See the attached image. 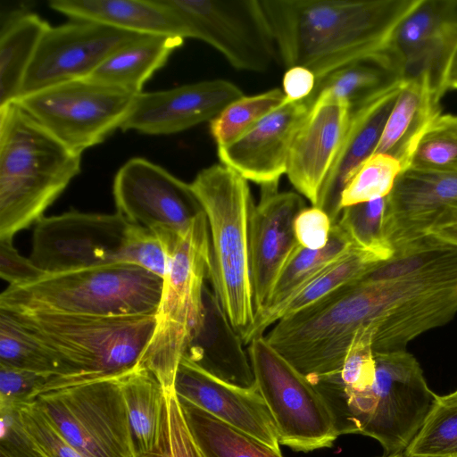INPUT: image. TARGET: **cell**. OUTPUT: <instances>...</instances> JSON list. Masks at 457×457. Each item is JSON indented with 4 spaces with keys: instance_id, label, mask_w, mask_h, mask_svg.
<instances>
[{
    "instance_id": "obj_1",
    "label": "cell",
    "mask_w": 457,
    "mask_h": 457,
    "mask_svg": "<svg viewBox=\"0 0 457 457\" xmlns=\"http://www.w3.org/2000/svg\"><path fill=\"white\" fill-rule=\"evenodd\" d=\"M419 0H260L287 70L309 69L316 83L385 52Z\"/></svg>"
},
{
    "instance_id": "obj_2",
    "label": "cell",
    "mask_w": 457,
    "mask_h": 457,
    "mask_svg": "<svg viewBox=\"0 0 457 457\" xmlns=\"http://www.w3.org/2000/svg\"><path fill=\"white\" fill-rule=\"evenodd\" d=\"M60 362L41 394L134 368L153 336L155 314L90 316L0 308Z\"/></svg>"
},
{
    "instance_id": "obj_3",
    "label": "cell",
    "mask_w": 457,
    "mask_h": 457,
    "mask_svg": "<svg viewBox=\"0 0 457 457\" xmlns=\"http://www.w3.org/2000/svg\"><path fill=\"white\" fill-rule=\"evenodd\" d=\"M80 170L81 154L17 104L0 107V239L13 240L44 217Z\"/></svg>"
},
{
    "instance_id": "obj_4",
    "label": "cell",
    "mask_w": 457,
    "mask_h": 457,
    "mask_svg": "<svg viewBox=\"0 0 457 457\" xmlns=\"http://www.w3.org/2000/svg\"><path fill=\"white\" fill-rule=\"evenodd\" d=\"M152 231L162 245L167 265L154 330L137 364L167 392L174 388L179 363L202 323L211 268L210 231L204 212L184 232L166 228Z\"/></svg>"
},
{
    "instance_id": "obj_5",
    "label": "cell",
    "mask_w": 457,
    "mask_h": 457,
    "mask_svg": "<svg viewBox=\"0 0 457 457\" xmlns=\"http://www.w3.org/2000/svg\"><path fill=\"white\" fill-rule=\"evenodd\" d=\"M190 187L206 215L211 241L209 280L242 340L254 320L249 226L254 208L246 179L223 164L200 170Z\"/></svg>"
},
{
    "instance_id": "obj_6",
    "label": "cell",
    "mask_w": 457,
    "mask_h": 457,
    "mask_svg": "<svg viewBox=\"0 0 457 457\" xmlns=\"http://www.w3.org/2000/svg\"><path fill=\"white\" fill-rule=\"evenodd\" d=\"M162 284L154 274L126 263L50 273L8 286L0 308L104 317L155 314Z\"/></svg>"
},
{
    "instance_id": "obj_7",
    "label": "cell",
    "mask_w": 457,
    "mask_h": 457,
    "mask_svg": "<svg viewBox=\"0 0 457 457\" xmlns=\"http://www.w3.org/2000/svg\"><path fill=\"white\" fill-rule=\"evenodd\" d=\"M372 386L350 399L339 435L376 439L385 453L403 452L438 402L416 358L399 350L375 353Z\"/></svg>"
},
{
    "instance_id": "obj_8",
    "label": "cell",
    "mask_w": 457,
    "mask_h": 457,
    "mask_svg": "<svg viewBox=\"0 0 457 457\" xmlns=\"http://www.w3.org/2000/svg\"><path fill=\"white\" fill-rule=\"evenodd\" d=\"M254 382L274 420L279 444L296 452L332 447L340 436L318 390L277 352L265 336L247 347Z\"/></svg>"
},
{
    "instance_id": "obj_9",
    "label": "cell",
    "mask_w": 457,
    "mask_h": 457,
    "mask_svg": "<svg viewBox=\"0 0 457 457\" xmlns=\"http://www.w3.org/2000/svg\"><path fill=\"white\" fill-rule=\"evenodd\" d=\"M146 228L119 212L70 211L35 223L29 259L46 274L118 263L132 264Z\"/></svg>"
},
{
    "instance_id": "obj_10",
    "label": "cell",
    "mask_w": 457,
    "mask_h": 457,
    "mask_svg": "<svg viewBox=\"0 0 457 457\" xmlns=\"http://www.w3.org/2000/svg\"><path fill=\"white\" fill-rule=\"evenodd\" d=\"M121 374L51 390L36 398L57 430L86 457L136 456Z\"/></svg>"
},
{
    "instance_id": "obj_11",
    "label": "cell",
    "mask_w": 457,
    "mask_h": 457,
    "mask_svg": "<svg viewBox=\"0 0 457 457\" xmlns=\"http://www.w3.org/2000/svg\"><path fill=\"white\" fill-rule=\"evenodd\" d=\"M136 94L89 79L20 96L15 102L72 152L101 144L128 116Z\"/></svg>"
},
{
    "instance_id": "obj_12",
    "label": "cell",
    "mask_w": 457,
    "mask_h": 457,
    "mask_svg": "<svg viewBox=\"0 0 457 457\" xmlns=\"http://www.w3.org/2000/svg\"><path fill=\"white\" fill-rule=\"evenodd\" d=\"M180 21L186 38L219 51L238 71L266 72L280 63L260 0H164Z\"/></svg>"
},
{
    "instance_id": "obj_13",
    "label": "cell",
    "mask_w": 457,
    "mask_h": 457,
    "mask_svg": "<svg viewBox=\"0 0 457 457\" xmlns=\"http://www.w3.org/2000/svg\"><path fill=\"white\" fill-rule=\"evenodd\" d=\"M143 36L87 21L50 26L27 71L20 96L87 79L114 52Z\"/></svg>"
},
{
    "instance_id": "obj_14",
    "label": "cell",
    "mask_w": 457,
    "mask_h": 457,
    "mask_svg": "<svg viewBox=\"0 0 457 457\" xmlns=\"http://www.w3.org/2000/svg\"><path fill=\"white\" fill-rule=\"evenodd\" d=\"M116 212L129 223L186 231L204 212L190 184L140 157L126 162L112 184Z\"/></svg>"
},
{
    "instance_id": "obj_15",
    "label": "cell",
    "mask_w": 457,
    "mask_h": 457,
    "mask_svg": "<svg viewBox=\"0 0 457 457\" xmlns=\"http://www.w3.org/2000/svg\"><path fill=\"white\" fill-rule=\"evenodd\" d=\"M457 42V0H419L399 21L386 54L402 80L426 78L443 96L441 79Z\"/></svg>"
},
{
    "instance_id": "obj_16",
    "label": "cell",
    "mask_w": 457,
    "mask_h": 457,
    "mask_svg": "<svg viewBox=\"0 0 457 457\" xmlns=\"http://www.w3.org/2000/svg\"><path fill=\"white\" fill-rule=\"evenodd\" d=\"M243 91L225 79L204 80L168 90L137 94L120 129L170 135L212 120Z\"/></svg>"
},
{
    "instance_id": "obj_17",
    "label": "cell",
    "mask_w": 457,
    "mask_h": 457,
    "mask_svg": "<svg viewBox=\"0 0 457 457\" xmlns=\"http://www.w3.org/2000/svg\"><path fill=\"white\" fill-rule=\"evenodd\" d=\"M312 104L286 101L234 141L217 146L221 164L262 189H278L295 136Z\"/></svg>"
},
{
    "instance_id": "obj_18",
    "label": "cell",
    "mask_w": 457,
    "mask_h": 457,
    "mask_svg": "<svg viewBox=\"0 0 457 457\" xmlns=\"http://www.w3.org/2000/svg\"><path fill=\"white\" fill-rule=\"evenodd\" d=\"M294 192L262 189L249 226V265L255 313L262 309L287 261L300 246L295 220L305 208Z\"/></svg>"
},
{
    "instance_id": "obj_19",
    "label": "cell",
    "mask_w": 457,
    "mask_h": 457,
    "mask_svg": "<svg viewBox=\"0 0 457 457\" xmlns=\"http://www.w3.org/2000/svg\"><path fill=\"white\" fill-rule=\"evenodd\" d=\"M174 390L179 398L280 451L274 420L256 385L245 388L225 382L183 355L177 369Z\"/></svg>"
},
{
    "instance_id": "obj_20",
    "label": "cell",
    "mask_w": 457,
    "mask_h": 457,
    "mask_svg": "<svg viewBox=\"0 0 457 457\" xmlns=\"http://www.w3.org/2000/svg\"><path fill=\"white\" fill-rule=\"evenodd\" d=\"M350 112L348 102L321 91L295 136L286 174L312 205L337 157Z\"/></svg>"
},
{
    "instance_id": "obj_21",
    "label": "cell",
    "mask_w": 457,
    "mask_h": 457,
    "mask_svg": "<svg viewBox=\"0 0 457 457\" xmlns=\"http://www.w3.org/2000/svg\"><path fill=\"white\" fill-rule=\"evenodd\" d=\"M402 84L351 107L338 153L313 205L328 214L333 226L337 224L343 210L342 193L362 162L374 154Z\"/></svg>"
},
{
    "instance_id": "obj_22",
    "label": "cell",
    "mask_w": 457,
    "mask_h": 457,
    "mask_svg": "<svg viewBox=\"0 0 457 457\" xmlns=\"http://www.w3.org/2000/svg\"><path fill=\"white\" fill-rule=\"evenodd\" d=\"M452 204H457V173L403 170L387 195L388 233L395 252L426 237Z\"/></svg>"
},
{
    "instance_id": "obj_23",
    "label": "cell",
    "mask_w": 457,
    "mask_h": 457,
    "mask_svg": "<svg viewBox=\"0 0 457 457\" xmlns=\"http://www.w3.org/2000/svg\"><path fill=\"white\" fill-rule=\"evenodd\" d=\"M244 345L213 292L205 286L202 323L184 355L214 377L249 388L254 386L255 382Z\"/></svg>"
},
{
    "instance_id": "obj_24",
    "label": "cell",
    "mask_w": 457,
    "mask_h": 457,
    "mask_svg": "<svg viewBox=\"0 0 457 457\" xmlns=\"http://www.w3.org/2000/svg\"><path fill=\"white\" fill-rule=\"evenodd\" d=\"M51 9L72 21H87L143 35L185 37L180 21L164 0H52Z\"/></svg>"
},
{
    "instance_id": "obj_25",
    "label": "cell",
    "mask_w": 457,
    "mask_h": 457,
    "mask_svg": "<svg viewBox=\"0 0 457 457\" xmlns=\"http://www.w3.org/2000/svg\"><path fill=\"white\" fill-rule=\"evenodd\" d=\"M441 98L426 78L403 81L374 154L390 155L407 170L419 140L441 115Z\"/></svg>"
},
{
    "instance_id": "obj_26",
    "label": "cell",
    "mask_w": 457,
    "mask_h": 457,
    "mask_svg": "<svg viewBox=\"0 0 457 457\" xmlns=\"http://www.w3.org/2000/svg\"><path fill=\"white\" fill-rule=\"evenodd\" d=\"M381 262H383L372 253L353 245L283 302L257 312L251 328L243 339L244 344L248 345L254 338L263 336L270 326L281 319L293 315L338 288L361 279Z\"/></svg>"
},
{
    "instance_id": "obj_27",
    "label": "cell",
    "mask_w": 457,
    "mask_h": 457,
    "mask_svg": "<svg viewBox=\"0 0 457 457\" xmlns=\"http://www.w3.org/2000/svg\"><path fill=\"white\" fill-rule=\"evenodd\" d=\"M50 25L28 9L2 16L0 29V107L15 102L27 71Z\"/></svg>"
},
{
    "instance_id": "obj_28",
    "label": "cell",
    "mask_w": 457,
    "mask_h": 457,
    "mask_svg": "<svg viewBox=\"0 0 457 457\" xmlns=\"http://www.w3.org/2000/svg\"><path fill=\"white\" fill-rule=\"evenodd\" d=\"M183 42L177 36L145 35L114 52L87 79L139 94Z\"/></svg>"
},
{
    "instance_id": "obj_29",
    "label": "cell",
    "mask_w": 457,
    "mask_h": 457,
    "mask_svg": "<svg viewBox=\"0 0 457 457\" xmlns=\"http://www.w3.org/2000/svg\"><path fill=\"white\" fill-rule=\"evenodd\" d=\"M120 386L136 455L148 452L157 441L165 392L157 378L139 364L120 375Z\"/></svg>"
},
{
    "instance_id": "obj_30",
    "label": "cell",
    "mask_w": 457,
    "mask_h": 457,
    "mask_svg": "<svg viewBox=\"0 0 457 457\" xmlns=\"http://www.w3.org/2000/svg\"><path fill=\"white\" fill-rule=\"evenodd\" d=\"M401 82L398 70L384 52L332 72L316 83L307 100L312 104L320 92L327 91L352 107Z\"/></svg>"
},
{
    "instance_id": "obj_31",
    "label": "cell",
    "mask_w": 457,
    "mask_h": 457,
    "mask_svg": "<svg viewBox=\"0 0 457 457\" xmlns=\"http://www.w3.org/2000/svg\"><path fill=\"white\" fill-rule=\"evenodd\" d=\"M188 427L204 457H283L249 435L180 399Z\"/></svg>"
},
{
    "instance_id": "obj_32",
    "label": "cell",
    "mask_w": 457,
    "mask_h": 457,
    "mask_svg": "<svg viewBox=\"0 0 457 457\" xmlns=\"http://www.w3.org/2000/svg\"><path fill=\"white\" fill-rule=\"evenodd\" d=\"M353 245L347 233L336 224L332 226L329 239L323 248L312 250L298 246L282 269L268 303L262 309L283 302L303 284L340 258Z\"/></svg>"
},
{
    "instance_id": "obj_33",
    "label": "cell",
    "mask_w": 457,
    "mask_h": 457,
    "mask_svg": "<svg viewBox=\"0 0 457 457\" xmlns=\"http://www.w3.org/2000/svg\"><path fill=\"white\" fill-rule=\"evenodd\" d=\"M337 224L356 247L382 262L395 253L388 233L387 196L344 207Z\"/></svg>"
},
{
    "instance_id": "obj_34",
    "label": "cell",
    "mask_w": 457,
    "mask_h": 457,
    "mask_svg": "<svg viewBox=\"0 0 457 457\" xmlns=\"http://www.w3.org/2000/svg\"><path fill=\"white\" fill-rule=\"evenodd\" d=\"M375 329L373 324L360 328L345 356L339 373L340 395L337 407L333 411L337 430L344 420L348 401L369 389L375 380L376 358L373 349Z\"/></svg>"
},
{
    "instance_id": "obj_35",
    "label": "cell",
    "mask_w": 457,
    "mask_h": 457,
    "mask_svg": "<svg viewBox=\"0 0 457 457\" xmlns=\"http://www.w3.org/2000/svg\"><path fill=\"white\" fill-rule=\"evenodd\" d=\"M0 365L51 378L62 374L59 361L3 310H0Z\"/></svg>"
},
{
    "instance_id": "obj_36",
    "label": "cell",
    "mask_w": 457,
    "mask_h": 457,
    "mask_svg": "<svg viewBox=\"0 0 457 457\" xmlns=\"http://www.w3.org/2000/svg\"><path fill=\"white\" fill-rule=\"evenodd\" d=\"M457 173V115L441 114L419 140L407 170Z\"/></svg>"
},
{
    "instance_id": "obj_37",
    "label": "cell",
    "mask_w": 457,
    "mask_h": 457,
    "mask_svg": "<svg viewBox=\"0 0 457 457\" xmlns=\"http://www.w3.org/2000/svg\"><path fill=\"white\" fill-rule=\"evenodd\" d=\"M286 101L283 90L273 88L232 102L210 122V132L217 146L234 141Z\"/></svg>"
},
{
    "instance_id": "obj_38",
    "label": "cell",
    "mask_w": 457,
    "mask_h": 457,
    "mask_svg": "<svg viewBox=\"0 0 457 457\" xmlns=\"http://www.w3.org/2000/svg\"><path fill=\"white\" fill-rule=\"evenodd\" d=\"M403 453L409 457H457V403L438 401Z\"/></svg>"
},
{
    "instance_id": "obj_39",
    "label": "cell",
    "mask_w": 457,
    "mask_h": 457,
    "mask_svg": "<svg viewBox=\"0 0 457 457\" xmlns=\"http://www.w3.org/2000/svg\"><path fill=\"white\" fill-rule=\"evenodd\" d=\"M403 171L395 158L375 154L358 168L345 187L341 196L344 207L387 196Z\"/></svg>"
},
{
    "instance_id": "obj_40",
    "label": "cell",
    "mask_w": 457,
    "mask_h": 457,
    "mask_svg": "<svg viewBox=\"0 0 457 457\" xmlns=\"http://www.w3.org/2000/svg\"><path fill=\"white\" fill-rule=\"evenodd\" d=\"M135 457H204L188 427L174 388L165 392L155 445Z\"/></svg>"
},
{
    "instance_id": "obj_41",
    "label": "cell",
    "mask_w": 457,
    "mask_h": 457,
    "mask_svg": "<svg viewBox=\"0 0 457 457\" xmlns=\"http://www.w3.org/2000/svg\"><path fill=\"white\" fill-rule=\"evenodd\" d=\"M16 410L26 433L49 457H86L57 430L36 400Z\"/></svg>"
},
{
    "instance_id": "obj_42",
    "label": "cell",
    "mask_w": 457,
    "mask_h": 457,
    "mask_svg": "<svg viewBox=\"0 0 457 457\" xmlns=\"http://www.w3.org/2000/svg\"><path fill=\"white\" fill-rule=\"evenodd\" d=\"M51 377L0 365V409L35 401Z\"/></svg>"
},
{
    "instance_id": "obj_43",
    "label": "cell",
    "mask_w": 457,
    "mask_h": 457,
    "mask_svg": "<svg viewBox=\"0 0 457 457\" xmlns=\"http://www.w3.org/2000/svg\"><path fill=\"white\" fill-rule=\"evenodd\" d=\"M332 222L317 206L305 207L295 218L294 229L301 246L312 250L323 248L330 236Z\"/></svg>"
},
{
    "instance_id": "obj_44",
    "label": "cell",
    "mask_w": 457,
    "mask_h": 457,
    "mask_svg": "<svg viewBox=\"0 0 457 457\" xmlns=\"http://www.w3.org/2000/svg\"><path fill=\"white\" fill-rule=\"evenodd\" d=\"M0 446L17 457H49L26 433L16 409H0Z\"/></svg>"
},
{
    "instance_id": "obj_45",
    "label": "cell",
    "mask_w": 457,
    "mask_h": 457,
    "mask_svg": "<svg viewBox=\"0 0 457 457\" xmlns=\"http://www.w3.org/2000/svg\"><path fill=\"white\" fill-rule=\"evenodd\" d=\"M46 274L29 258L19 253L13 246V240L0 239V277L9 286L26 284Z\"/></svg>"
},
{
    "instance_id": "obj_46",
    "label": "cell",
    "mask_w": 457,
    "mask_h": 457,
    "mask_svg": "<svg viewBox=\"0 0 457 457\" xmlns=\"http://www.w3.org/2000/svg\"><path fill=\"white\" fill-rule=\"evenodd\" d=\"M315 85V75L304 67H291L283 77V92L288 102L306 99L312 93Z\"/></svg>"
},
{
    "instance_id": "obj_47",
    "label": "cell",
    "mask_w": 457,
    "mask_h": 457,
    "mask_svg": "<svg viewBox=\"0 0 457 457\" xmlns=\"http://www.w3.org/2000/svg\"><path fill=\"white\" fill-rule=\"evenodd\" d=\"M426 236L457 246V204H449L442 211Z\"/></svg>"
},
{
    "instance_id": "obj_48",
    "label": "cell",
    "mask_w": 457,
    "mask_h": 457,
    "mask_svg": "<svg viewBox=\"0 0 457 457\" xmlns=\"http://www.w3.org/2000/svg\"><path fill=\"white\" fill-rule=\"evenodd\" d=\"M449 89H457V42L447 59L441 79L443 95Z\"/></svg>"
},
{
    "instance_id": "obj_49",
    "label": "cell",
    "mask_w": 457,
    "mask_h": 457,
    "mask_svg": "<svg viewBox=\"0 0 457 457\" xmlns=\"http://www.w3.org/2000/svg\"><path fill=\"white\" fill-rule=\"evenodd\" d=\"M438 401L440 403H446V404L457 403V390L449 395H446L444 396H439Z\"/></svg>"
},
{
    "instance_id": "obj_50",
    "label": "cell",
    "mask_w": 457,
    "mask_h": 457,
    "mask_svg": "<svg viewBox=\"0 0 457 457\" xmlns=\"http://www.w3.org/2000/svg\"><path fill=\"white\" fill-rule=\"evenodd\" d=\"M0 457H17L7 449L0 446Z\"/></svg>"
},
{
    "instance_id": "obj_51",
    "label": "cell",
    "mask_w": 457,
    "mask_h": 457,
    "mask_svg": "<svg viewBox=\"0 0 457 457\" xmlns=\"http://www.w3.org/2000/svg\"><path fill=\"white\" fill-rule=\"evenodd\" d=\"M380 457H409L403 452L396 453H385Z\"/></svg>"
}]
</instances>
